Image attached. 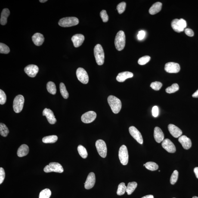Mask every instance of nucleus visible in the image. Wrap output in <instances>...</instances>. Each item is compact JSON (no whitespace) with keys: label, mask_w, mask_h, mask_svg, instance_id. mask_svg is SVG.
Here are the masks:
<instances>
[{"label":"nucleus","mask_w":198,"mask_h":198,"mask_svg":"<svg viewBox=\"0 0 198 198\" xmlns=\"http://www.w3.org/2000/svg\"><path fill=\"white\" fill-rule=\"evenodd\" d=\"M108 102L112 112L115 114L119 113L122 108V103L119 99L113 95L109 96Z\"/></svg>","instance_id":"nucleus-1"},{"label":"nucleus","mask_w":198,"mask_h":198,"mask_svg":"<svg viewBox=\"0 0 198 198\" xmlns=\"http://www.w3.org/2000/svg\"><path fill=\"white\" fill-rule=\"evenodd\" d=\"M115 46L116 49L120 51L125 48V36L123 31H120L117 33L115 40Z\"/></svg>","instance_id":"nucleus-2"},{"label":"nucleus","mask_w":198,"mask_h":198,"mask_svg":"<svg viewBox=\"0 0 198 198\" xmlns=\"http://www.w3.org/2000/svg\"><path fill=\"white\" fill-rule=\"evenodd\" d=\"M94 55L96 61L99 66H101L104 63L105 54L103 47L100 44H97L94 47Z\"/></svg>","instance_id":"nucleus-3"},{"label":"nucleus","mask_w":198,"mask_h":198,"mask_svg":"<svg viewBox=\"0 0 198 198\" xmlns=\"http://www.w3.org/2000/svg\"><path fill=\"white\" fill-rule=\"evenodd\" d=\"M79 23V20L75 17H68L61 19L58 22L59 26L63 27H68L76 26Z\"/></svg>","instance_id":"nucleus-4"},{"label":"nucleus","mask_w":198,"mask_h":198,"mask_svg":"<svg viewBox=\"0 0 198 198\" xmlns=\"http://www.w3.org/2000/svg\"><path fill=\"white\" fill-rule=\"evenodd\" d=\"M44 171L46 173L54 172L61 173L63 172V169L62 165L58 162H51L45 167Z\"/></svg>","instance_id":"nucleus-5"},{"label":"nucleus","mask_w":198,"mask_h":198,"mask_svg":"<svg viewBox=\"0 0 198 198\" xmlns=\"http://www.w3.org/2000/svg\"><path fill=\"white\" fill-rule=\"evenodd\" d=\"M24 103V98L23 95L16 96L13 101V108L14 111L16 113H20L23 109Z\"/></svg>","instance_id":"nucleus-6"},{"label":"nucleus","mask_w":198,"mask_h":198,"mask_svg":"<svg viewBox=\"0 0 198 198\" xmlns=\"http://www.w3.org/2000/svg\"><path fill=\"white\" fill-rule=\"evenodd\" d=\"M95 146L99 155L103 158H105L107 155V149L105 142L102 140L96 142Z\"/></svg>","instance_id":"nucleus-7"},{"label":"nucleus","mask_w":198,"mask_h":198,"mask_svg":"<svg viewBox=\"0 0 198 198\" xmlns=\"http://www.w3.org/2000/svg\"><path fill=\"white\" fill-rule=\"evenodd\" d=\"M119 157L121 164L126 165L128 161V154L127 147L125 145H123L119 149Z\"/></svg>","instance_id":"nucleus-8"},{"label":"nucleus","mask_w":198,"mask_h":198,"mask_svg":"<svg viewBox=\"0 0 198 198\" xmlns=\"http://www.w3.org/2000/svg\"><path fill=\"white\" fill-rule=\"evenodd\" d=\"M77 77L80 82L84 84L88 83L89 78L88 73L85 69L82 68H79L76 71Z\"/></svg>","instance_id":"nucleus-9"},{"label":"nucleus","mask_w":198,"mask_h":198,"mask_svg":"<svg viewBox=\"0 0 198 198\" xmlns=\"http://www.w3.org/2000/svg\"><path fill=\"white\" fill-rule=\"evenodd\" d=\"M96 117V113L93 111H90L83 114L81 117V120L84 123H90L93 122Z\"/></svg>","instance_id":"nucleus-10"},{"label":"nucleus","mask_w":198,"mask_h":198,"mask_svg":"<svg viewBox=\"0 0 198 198\" xmlns=\"http://www.w3.org/2000/svg\"><path fill=\"white\" fill-rule=\"evenodd\" d=\"M180 66L178 63L169 62L165 64V69L167 72L170 73H177L179 72Z\"/></svg>","instance_id":"nucleus-11"},{"label":"nucleus","mask_w":198,"mask_h":198,"mask_svg":"<svg viewBox=\"0 0 198 198\" xmlns=\"http://www.w3.org/2000/svg\"><path fill=\"white\" fill-rule=\"evenodd\" d=\"M129 131L130 135L139 144H143V139L142 135L141 133H140L137 128H136L134 126H131L130 127Z\"/></svg>","instance_id":"nucleus-12"},{"label":"nucleus","mask_w":198,"mask_h":198,"mask_svg":"<svg viewBox=\"0 0 198 198\" xmlns=\"http://www.w3.org/2000/svg\"><path fill=\"white\" fill-rule=\"evenodd\" d=\"M162 145V147L169 153H174L176 150L175 145L170 140L168 139L164 140Z\"/></svg>","instance_id":"nucleus-13"},{"label":"nucleus","mask_w":198,"mask_h":198,"mask_svg":"<svg viewBox=\"0 0 198 198\" xmlns=\"http://www.w3.org/2000/svg\"><path fill=\"white\" fill-rule=\"evenodd\" d=\"M24 71L29 76L34 78L39 71V68L36 65H29L25 68Z\"/></svg>","instance_id":"nucleus-14"},{"label":"nucleus","mask_w":198,"mask_h":198,"mask_svg":"<svg viewBox=\"0 0 198 198\" xmlns=\"http://www.w3.org/2000/svg\"><path fill=\"white\" fill-rule=\"evenodd\" d=\"M95 182V177L94 172L90 173L85 183V187L86 189H90L94 187Z\"/></svg>","instance_id":"nucleus-15"},{"label":"nucleus","mask_w":198,"mask_h":198,"mask_svg":"<svg viewBox=\"0 0 198 198\" xmlns=\"http://www.w3.org/2000/svg\"><path fill=\"white\" fill-rule=\"evenodd\" d=\"M43 115L46 117L48 122L50 124L53 125L57 122V120L52 111L49 109L45 108L43 112Z\"/></svg>","instance_id":"nucleus-16"},{"label":"nucleus","mask_w":198,"mask_h":198,"mask_svg":"<svg viewBox=\"0 0 198 198\" xmlns=\"http://www.w3.org/2000/svg\"><path fill=\"white\" fill-rule=\"evenodd\" d=\"M168 129L170 133L175 138H178L182 135V132L181 130L172 124H170L168 125Z\"/></svg>","instance_id":"nucleus-17"},{"label":"nucleus","mask_w":198,"mask_h":198,"mask_svg":"<svg viewBox=\"0 0 198 198\" xmlns=\"http://www.w3.org/2000/svg\"><path fill=\"white\" fill-rule=\"evenodd\" d=\"M85 36L81 34H77L72 37L71 39L74 46L75 48H78L82 45L85 41Z\"/></svg>","instance_id":"nucleus-18"},{"label":"nucleus","mask_w":198,"mask_h":198,"mask_svg":"<svg viewBox=\"0 0 198 198\" xmlns=\"http://www.w3.org/2000/svg\"><path fill=\"white\" fill-rule=\"evenodd\" d=\"M178 141L182 146L183 148L187 150L192 147V142L189 138L185 135H182L178 139Z\"/></svg>","instance_id":"nucleus-19"},{"label":"nucleus","mask_w":198,"mask_h":198,"mask_svg":"<svg viewBox=\"0 0 198 198\" xmlns=\"http://www.w3.org/2000/svg\"><path fill=\"white\" fill-rule=\"evenodd\" d=\"M154 137L156 142L161 143L163 141L165 138V136L162 130L159 127H156L155 128L154 132Z\"/></svg>","instance_id":"nucleus-20"},{"label":"nucleus","mask_w":198,"mask_h":198,"mask_svg":"<svg viewBox=\"0 0 198 198\" xmlns=\"http://www.w3.org/2000/svg\"><path fill=\"white\" fill-rule=\"evenodd\" d=\"M32 41L37 46H41L43 43L45 38L43 35L40 33H36L32 36Z\"/></svg>","instance_id":"nucleus-21"},{"label":"nucleus","mask_w":198,"mask_h":198,"mask_svg":"<svg viewBox=\"0 0 198 198\" xmlns=\"http://www.w3.org/2000/svg\"><path fill=\"white\" fill-rule=\"evenodd\" d=\"M133 76V74L131 72L128 71L122 72L118 74L116 77V80L118 82H125L128 78H132Z\"/></svg>","instance_id":"nucleus-22"},{"label":"nucleus","mask_w":198,"mask_h":198,"mask_svg":"<svg viewBox=\"0 0 198 198\" xmlns=\"http://www.w3.org/2000/svg\"><path fill=\"white\" fill-rule=\"evenodd\" d=\"M162 3L157 2L153 4L149 10V13L150 14L154 15L161 11L162 8Z\"/></svg>","instance_id":"nucleus-23"},{"label":"nucleus","mask_w":198,"mask_h":198,"mask_svg":"<svg viewBox=\"0 0 198 198\" xmlns=\"http://www.w3.org/2000/svg\"><path fill=\"white\" fill-rule=\"evenodd\" d=\"M29 152V147L26 144L22 145L17 150V155L19 157L26 156Z\"/></svg>","instance_id":"nucleus-24"},{"label":"nucleus","mask_w":198,"mask_h":198,"mask_svg":"<svg viewBox=\"0 0 198 198\" xmlns=\"http://www.w3.org/2000/svg\"><path fill=\"white\" fill-rule=\"evenodd\" d=\"M10 12L8 9H3L1 14L0 23L2 26H4L7 23V18L9 16Z\"/></svg>","instance_id":"nucleus-25"},{"label":"nucleus","mask_w":198,"mask_h":198,"mask_svg":"<svg viewBox=\"0 0 198 198\" xmlns=\"http://www.w3.org/2000/svg\"><path fill=\"white\" fill-rule=\"evenodd\" d=\"M179 20L178 19H175L172 21L171 22V26L172 28L175 32L180 33L184 31V29L182 28L179 23Z\"/></svg>","instance_id":"nucleus-26"},{"label":"nucleus","mask_w":198,"mask_h":198,"mask_svg":"<svg viewBox=\"0 0 198 198\" xmlns=\"http://www.w3.org/2000/svg\"><path fill=\"white\" fill-rule=\"evenodd\" d=\"M58 138L57 136L55 135L48 136L44 137L42 139V141L45 144L54 143L57 141Z\"/></svg>","instance_id":"nucleus-27"},{"label":"nucleus","mask_w":198,"mask_h":198,"mask_svg":"<svg viewBox=\"0 0 198 198\" xmlns=\"http://www.w3.org/2000/svg\"><path fill=\"white\" fill-rule=\"evenodd\" d=\"M137 184L135 182H132L128 183L126 188V192L128 195H130L133 192L136 188Z\"/></svg>","instance_id":"nucleus-28"},{"label":"nucleus","mask_w":198,"mask_h":198,"mask_svg":"<svg viewBox=\"0 0 198 198\" xmlns=\"http://www.w3.org/2000/svg\"><path fill=\"white\" fill-rule=\"evenodd\" d=\"M47 89L50 93L54 95L57 92L55 84L54 82H49L47 84Z\"/></svg>","instance_id":"nucleus-29"},{"label":"nucleus","mask_w":198,"mask_h":198,"mask_svg":"<svg viewBox=\"0 0 198 198\" xmlns=\"http://www.w3.org/2000/svg\"><path fill=\"white\" fill-rule=\"evenodd\" d=\"M78 150L80 155L83 159H86L88 156V153L86 149L81 145L78 146Z\"/></svg>","instance_id":"nucleus-30"},{"label":"nucleus","mask_w":198,"mask_h":198,"mask_svg":"<svg viewBox=\"0 0 198 198\" xmlns=\"http://www.w3.org/2000/svg\"><path fill=\"white\" fill-rule=\"evenodd\" d=\"M60 91L62 96L64 99H67L69 97V94L66 90V86L63 83H61L60 85Z\"/></svg>","instance_id":"nucleus-31"},{"label":"nucleus","mask_w":198,"mask_h":198,"mask_svg":"<svg viewBox=\"0 0 198 198\" xmlns=\"http://www.w3.org/2000/svg\"><path fill=\"white\" fill-rule=\"evenodd\" d=\"M9 130L5 125L2 123L0 124V134L2 136L6 137L9 134Z\"/></svg>","instance_id":"nucleus-32"},{"label":"nucleus","mask_w":198,"mask_h":198,"mask_svg":"<svg viewBox=\"0 0 198 198\" xmlns=\"http://www.w3.org/2000/svg\"><path fill=\"white\" fill-rule=\"evenodd\" d=\"M127 187L125 185V183L122 182L120 183L118 186L117 194L118 195L121 196L125 194L126 192Z\"/></svg>","instance_id":"nucleus-33"},{"label":"nucleus","mask_w":198,"mask_h":198,"mask_svg":"<svg viewBox=\"0 0 198 198\" xmlns=\"http://www.w3.org/2000/svg\"><path fill=\"white\" fill-rule=\"evenodd\" d=\"M179 90V86L178 84L174 83L172 84L171 86L168 87L165 90V91L167 93L169 94L172 93Z\"/></svg>","instance_id":"nucleus-34"},{"label":"nucleus","mask_w":198,"mask_h":198,"mask_svg":"<svg viewBox=\"0 0 198 198\" xmlns=\"http://www.w3.org/2000/svg\"><path fill=\"white\" fill-rule=\"evenodd\" d=\"M145 167L150 171L156 170L159 168V166L156 163L153 162H148L145 164Z\"/></svg>","instance_id":"nucleus-35"},{"label":"nucleus","mask_w":198,"mask_h":198,"mask_svg":"<svg viewBox=\"0 0 198 198\" xmlns=\"http://www.w3.org/2000/svg\"><path fill=\"white\" fill-rule=\"evenodd\" d=\"M51 194V191L49 189H46L40 193L39 198H49Z\"/></svg>","instance_id":"nucleus-36"},{"label":"nucleus","mask_w":198,"mask_h":198,"mask_svg":"<svg viewBox=\"0 0 198 198\" xmlns=\"http://www.w3.org/2000/svg\"><path fill=\"white\" fill-rule=\"evenodd\" d=\"M10 51V48L7 46L1 43H0V53L1 54H7Z\"/></svg>","instance_id":"nucleus-37"},{"label":"nucleus","mask_w":198,"mask_h":198,"mask_svg":"<svg viewBox=\"0 0 198 198\" xmlns=\"http://www.w3.org/2000/svg\"><path fill=\"white\" fill-rule=\"evenodd\" d=\"M178 172L177 170H175L171 176L170 180L171 184H174L176 183L178 178Z\"/></svg>","instance_id":"nucleus-38"},{"label":"nucleus","mask_w":198,"mask_h":198,"mask_svg":"<svg viewBox=\"0 0 198 198\" xmlns=\"http://www.w3.org/2000/svg\"><path fill=\"white\" fill-rule=\"evenodd\" d=\"M150 56H146L142 57L139 59L138 63L140 65H144L150 61Z\"/></svg>","instance_id":"nucleus-39"},{"label":"nucleus","mask_w":198,"mask_h":198,"mask_svg":"<svg viewBox=\"0 0 198 198\" xmlns=\"http://www.w3.org/2000/svg\"><path fill=\"white\" fill-rule=\"evenodd\" d=\"M126 3L122 2L118 4L117 6V9L119 14H122L125 11L126 7Z\"/></svg>","instance_id":"nucleus-40"},{"label":"nucleus","mask_w":198,"mask_h":198,"mask_svg":"<svg viewBox=\"0 0 198 198\" xmlns=\"http://www.w3.org/2000/svg\"><path fill=\"white\" fill-rule=\"evenodd\" d=\"M162 83L159 82H152L150 85L151 88L155 90H159L162 88Z\"/></svg>","instance_id":"nucleus-41"},{"label":"nucleus","mask_w":198,"mask_h":198,"mask_svg":"<svg viewBox=\"0 0 198 198\" xmlns=\"http://www.w3.org/2000/svg\"><path fill=\"white\" fill-rule=\"evenodd\" d=\"M100 15L104 23H106L109 20V17L105 10H102L100 13Z\"/></svg>","instance_id":"nucleus-42"},{"label":"nucleus","mask_w":198,"mask_h":198,"mask_svg":"<svg viewBox=\"0 0 198 198\" xmlns=\"http://www.w3.org/2000/svg\"><path fill=\"white\" fill-rule=\"evenodd\" d=\"M6 101V95L2 90H0V104L4 105Z\"/></svg>","instance_id":"nucleus-43"},{"label":"nucleus","mask_w":198,"mask_h":198,"mask_svg":"<svg viewBox=\"0 0 198 198\" xmlns=\"http://www.w3.org/2000/svg\"><path fill=\"white\" fill-rule=\"evenodd\" d=\"M5 173L3 168H0V184H1L4 182L5 178Z\"/></svg>","instance_id":"nucleus-44"},{"label":"nucleus","mask_w":198,"mask_h":198,"mask_svg":"<svg viewBox=\"0 0 198 198\" xmlns=\"http://www.w3.org/2000/svg\"><path fill=\"white\" fill-rule=\"evenodd\" d=\"M152 113L153 117H157L159 114V109L157 106H155L152 108Z\"/></svg>","instance_id":"nucleus-45"},{"label":"nucleus","mask_w":198,"mask_h":198,"mask_svg":"<svg viewBox=\"0 0 198 198\" xmlns=\"http://www.w3.org/2000/svg\"><path fill=\"white\" fill-rule=\"evenodd\" d=\"M179 23L180 25V26L182 29L184 30V28L187 27V23L186 21L184 20V19H181L179 20Z\"/></svg>","instance_id":"nucleus-46"},{"label":"nucleus","mask_w":198,"mask_h":198,"mask_svg":"<svg viewBox=\"0 0 198 198\" xmlns=\"http://www.w3.org/2000/svg\"><path fill=\"white\" fill-rule=\"evenodd\" d=\"M146 33L144 31L141 30L140 31L138 32V35H137V37L138 39L139 40H142L144 39L145 37V36Z\"/></svg>","instance_id":"nucleus-47"},{"label":"nucleus","mask_w":198,"mask_h":198,"mask_svg":"<svg viewBox=\"0 0 198 198\" xmlns=\"http://www.w3.org/2000/svg\"><path fill=\"white\" fill-rule=\"evenodd\" d=\"M184 32H185L186 34L189 36L192 37L194 35V32L191 29H186L184 30Z\"/></svg>","instance_id":"nucleus-48"},{"label":"nucleus","mask_w":198,"mask_h":198,"mask_svg":"<svg viewBox=\"0 0 198 198\" xmlns=\"http://www.w3.org/2000/svg\"><path fill=\"white\" fill-rule=\"evenodd\" d=\"M194 172L195 174L196 178L198 179V167H196L194 168Z\"/></svg>","instance_id":"nucleus-49"},{"label":"nucleus","mask_w":198,"mask_h":198,"mask_svg":"<svg viewBox=\"0 0 198 198\" xmlns=\"http://www.w3.org/2000/svg\"><path fill=\"white\" fill-rule=\"evenodd\" d=\"M192 97L193 98H198V89L193 94Z\"/></svg>","instance_id":"nucleus-50"},{"label":"nucleus","mask_w":198,"mask_h":198,"mask_svg":"<svg viewBox=\"0 0 198 198\" xmlns=\"http://www.w3.org/2000/svg\"><path fill=\"white\" fill-rule=\"evenodd\" d=\"M141 198H154V196L152 195H148L145 196Z\"/></svg>","instance_id":"nucleus-51"},{"label":"nucleus","mask_w":198,"mask_h":198,"mask_svg":"<svg viewBox=\"0 0 198 198\" xmlns=\"http://www.w3.org/2000/svg\"><path fill=\"white\" fill-rule=\"evenodd\" d=\"M47 1H48L47 0H40V1H39L41 3H45Z\"/></svg>","instance_id":"nucleus-52"},{"label":"nucleus","mask_w":198,"mask_h":198,"mask_svg":"<svg viewBox=\"0 0 198 198\" xmlns=\"http://www.w3.org/2000/svg\"><path fill=\"white\" fill-rule=\"evenodd\" d=\"M192 198H198V197H197V196H194Z\"/></svg>","instance_id":"nucleus-53"},{"label":"nucleus","mask_w":198,"mask_h":198,"mask_svg":"<svg viewBox=\"0 0 198 198\" xmlns=\"http://www.w3.org/2000/svg\"><path fill=\"white\" fill-rule=\"evenodd\" d=\"M144 166H145V164H144Z\"/></svg>","instance_id":"nucleus-54"},{"label":"nucleus","mask_w":198,"mask_h":198,"mask_svg":"<svg viewBox=\"0 0 198 198\" xmlns=\"http://www.w3.org/2000/svg\"></svg>","instance_id":"nucleus-55"}]
</instances>
